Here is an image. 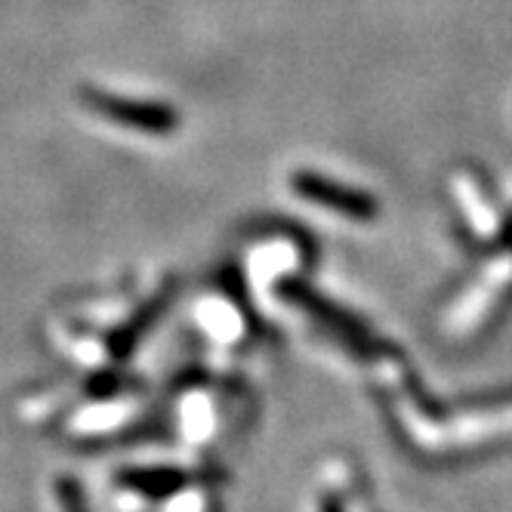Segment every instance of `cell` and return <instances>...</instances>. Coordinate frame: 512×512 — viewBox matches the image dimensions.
Segmentation results:
<instances>
[{"label": "cell", "instance_id": "obj_7", "mask_svg": "<svg viewBox=\"0 0 512 512\" xmlns=\"http://www.w3.org/2000/svg\"><path fill=\"white\" fill-rule=\"evenodd\" d=\"M321 512H343V506H340V500H337V497H327V500H324V506H321Z\"/></svg>", "mask_w": 512, "mask_h": 512}, {"label": "cell", "instance_id": "obj_6", "mask_svg": "<svg viewBox=\"0 0 512 512\" xmlns=\"http://www.w3.org/2000/svg\"><path fill=\"white\" fill-rule=\"evenodd\" d=\"M500 244H512V213L506 216V223L500 229Z\"/></svg>", "mask_w": 512, "mask_h": 512}, {"label": "cell", "instance_id": "obj_5", "mask_svg": "<svg viewBox=\"0 0 512 512\" xmlns=\"http://www.w3.org/2000/svg\"><path fill=\"white\" fill-rule=\"evenodd\" d=\"M59 500H62V509L65 512H87L84 497H81V488L75 482H59Z\"/></svg>", "mask_w": 512, "mask_h": 512}, {"label": "cell", "instance_id": "obj_1", "mask_svg": "<svg viewBox=\"0 0 512 512\" xmlns=\"http://www.w3.org/2000/svg\"><path fill=\"white\" fill-rule=\"evenodd\" d=\"M81 99L87 108H93L96 115L108 118L112 124H121L136 133H149V136H170L179 130V112L164 102H139L127 96H115L105 90H81Z\"/></svg>", "mask_w": 512, "mask_h": 512}, {"label": "cell", "instance_id": "obj_4", "mask_svg": "<svg viewBox=\"0 0 512 512\" xmlns=\"http://www.w3.org/2000/svg\"><path fill=\"white\" fill-rule=\"evenodd\" d=\"M118 482L142 497H170L176 494L182 485H186V475L179 469H170V466H152V469H127L118 475Z\"/></svg>", "mask_w": 512, "mask_h": 512}, {"label": "cell", "instance_id": "obj_3", "mask_svg": "<svg viewBox=\"0 0 512 512\" xmlns=\"http://www.w3.org/2000/svg\"><path fill=\"white\" fill-rule=\"evenodd\" d=\"M284 297L290 300V303H297V306H303L306 312H312V315H318L321 318V324H327V327H334L337 334H343L346 340H352L349 346H358V340H364V331L361 327L349 318V315H343L337 306H331V303H324L318 294H312V290H306L303 284H284Z\"/></svg>", "mask_w": 512, "mask_h": 512}, {"label": "cell", "instance_id": "obj_2", "mask_svg": "<svg viewBox=\"0 0 512 512\" xmlns=\"http://www.w3.org/2000/svg\"><path fill=\"white\" fill-rule=\"evenodd\" d=\"M290 186L294 192L312 204H321L334 213H343V216H352L358 223H371V219L380 213V204L371 192L364 189H355V186H343L337 179H327L315 170H300L290 176Z\"/></svg>", "mask_w": 512, "mask_h": 512}]
</instances>
